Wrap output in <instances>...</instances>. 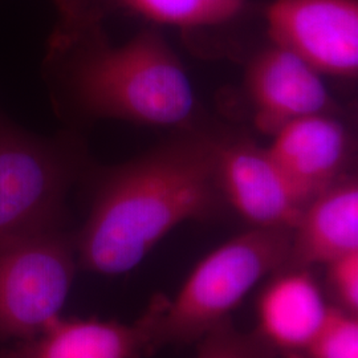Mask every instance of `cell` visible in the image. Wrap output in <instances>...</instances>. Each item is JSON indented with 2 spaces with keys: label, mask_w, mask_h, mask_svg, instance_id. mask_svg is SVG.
I'll use <instances>...</instances> for the list:
<instances>
[{
  "label": "cell",
  "mask_w": 358,
  "mask_h": 358,
  "mask_svg": "<svg viewBox=\"0 0 358 358\" xmlns=\"http://www.w3.org/2000/svg\"><path fill=\"white\" fill-rule=\"evenodd\" d=\"M267 152L308 205L320 192L345 178L353 143L343 122L333 115H308L280 129Z\"/></svg>",
  "instance_id": "cell-10"
},
{
  "label": "cell",
  "mask_w": 358,
  "mask_h": 358,
  "mask_svg": "<svg viewBox=\"0 0 358 358\" xmlns=\"http://www.w3.org/2000/svg\"><path fill=\"white\" fill-rule=\"evenodd\" d=\"M195 358H278V350L257 329L239 331L229 319L199 340Z\"/></svg>",
  "instance_id": "cell-14"
},
{
  "label": "cell",
  "mask_w": 358,
  "mask_h": 358,
  "mask_svg": "<svg viewBox=\"0 0 358 358\" xmlns=\"http://www.w3.org/2000/svg\"><path fill=\"white\" fill-rule=\"evenodd\" d=\"M320 76L279 47L271 45L256 55L245 75L256 129L273 137L294 120L333 115L336 103Z\"/></svg>",
  "instance_id": "cell-8"
},
{
  "label": "cell",
  "mask_w": 358,
  "mask_h": 358,
  "mask_svg": "<svg viewBox=\"0 0 358 358\" xmlns=\"http://www.w3.org/2000/svg\"><path fill=\"white\" fill-rule=\"evenodd\" d=\"M266 20L272 45L320 75L357 77V0H273Z\"/></svg>",
  "instance_id": "cell-6"
},
{
  "label": "cell",
  "mask_w": 358,
  "mask_h": 358,
  "mask_svg": "<svg viewBox=\"0 0 358 358\" xmlns=\"http://www.w3.org/2000/svg\"><path fill=\"white\" fill-rule=\"evenodd\" d=\"M0 358H6V350L0 349Z\"/></svg>",
  "instance_id": "cell-17"
},
{
  "label": "cell",
  "mask_w": 358,
  "mask_h": 358,
  "mask_svg": "<svg viewBox=\"0 0 358 358\" xmlns=\"http://www.w3.org/2000/svg\"><path fill=\"white\" fill-rule=\"evenodd\" d=\"M328 282L341 309L357 315L358 251L341 256L327 266Z\"/></svg>",
  "instance_id": "cell-16"
},
{
  "label": "cell",
  "mask_w": 358,
  "mask_h": 358,
  "mask_svg": "<svg viewBox=\"0 0 358 358\" xmlns=\"http://www.w3.org/2000/svg\"><path fill=\"white\" fill-rule=\"evenodd\" d=\"M159 24L179 28L214 27L243 11L244 0H108Z\"/></svg>",
  "instance_id": "cell-13"
},
{
  "label": "cell",
  "mask_w": 358,
  "mask_h": 358,
  "mask_svg": "<svg viewBox=\"0 0 358 358\" xmlns=\"http://www.w3.org/2000/svg\"><path fill=\"white\" fill-rule=\"evenodd\" d=\"M217 166L224 199L254 227L294 229L307 205L267 148L247 138L217 141Z\"/></svg>",
  "instance_id": "cell-7"
},
{
  "label": "cell",
  "mask_w": 358,
  "mask_h": 358,
  "mask_svg": "<svg viewBox=\"0 0 358 358\" xmlns=\"http://www.w3.org/2000/svg\"><path fill=\"white\" fill-rule=\"evenodd\" d=\"M60 226L0 248V341L29 340L60 316L76 271Z\"/></svg>",
  "instance_id": "cell-5"
},
{
  "label": "cell",
  "mask_w": 358,
  "mask_h": 358,
  "mask_svg": "<svg viewBox=\"0 0 358 358\" xmlns=\"http://www.w3.org/2000/svg\"><path fill=\"white\" fill-rule=\"evenodd\" d=\"M222 196L215 140L159 145L103 179L75 239L78 262L101 275L127 273L180 223L210 217Z\"/></svg>",
  "instance_id": "cell-1"
},
{
  "label": "cell",
  "mask_w": 358,
  "mask_h": 358,
  "mask_svg": "<svg viewBox=\"0 0 358 358\" xmlns=\"http://www.w3.org/2000/svg\"><path fill=\"white\" fill-rule=\"evenodd\" d=\"M358 251L357 179L343 178L308 203L292 229L282 269L328 266Z\"/></svg>",
  "instance_id": "cell-11"
},
{
  "label": "cell",
  "mask_w": 358,
  "mask_h": 358,
  "mask_svg": "<svg viewBox=\"0 0 358 358\" xmlns=\"http://www.w3.org/2000/svg\"><path fill=\"white\" fill-rule=\"evenodd\" d=\"M76 169L64 142L32 136L0 113V248L60 226Z\"/></svg>",
  "instance_id": "cell-4"
},
{
  "label": "cell",
  "mask_w": 358,
  "mask_h": 358,
  "mask_svg": "<svg viewBox=\"0 0 358 358\" xmlns=\"http://www.w3.org/2000/svg\"><path fill=\"white\" fill-rule=\"evenodd\" d=\"M162 296L155 297L138 320L62 319L53 320L35 337L20 341L6 358H142L157 350V324Z\"/></svg>",
  "instance_id": "cell-9"
},
{
  "label": "cell",
  "mask_w": 358,
  "mask_h": 358,
  "mask_svg": "<svg viewBox=\"0 0 358 358\" xmlns=\"http://www.w3.org/2000/svg\"><path fill=\"white\" fill-rule=\"evenodd\" d=\"M59 6L62 23L48 59L84 112L149 127H178L192 118L190 78L157 31L113 45L93 13L71 0H59Z\"/></svg>",
  "instance_id": "cell-2"
},
{
  "label": "cell",
  "mask_w": 358,
  "mask_h": 358,
  "mask_svg": "<svg viewBox=\"0 0 358 358\" xmlns=\"http://www.w3.org/2000/svg\"><path fill=\"white\" fill-rule=\"evenodd\" d=\"M291 236V229L254 227L203 257L174 299L162 296L157 349L198 341L227 320L257 282L284 267Z\"/></svg>",
  "instance_id": "cell-3"
},
{
  "label": "cell",
  "mask_w": 358,
  "mask_h": 358,
  "mask_svg": "<svg viewBox=\"0 0 358 358\" xmlns=\"http://www.w3.org/2000/svg\"><path fill=\"white\" fill-rule=\"evenodd\" d=\"M259 297L257 331L278 353L300 355L327 316L320 287L309 269H282Z\"/></svg>",
  "instance_id": "cell-12"
},
{
  "label": "cell",
  "mask_w": 358,
  "mask_h": 358,
  "mask_svg": "<svg viewBox=\"0 0 358 358\" xmlns=\"http://www.w3.org/2000/svg\"><path fill=\"white\" fill-rule=\"evenodd\" d=\"M304 355L308 358H358L357 315L329 307Z\"/></svg>",
  "instance_id": "cell-15"
}]
</instances>
